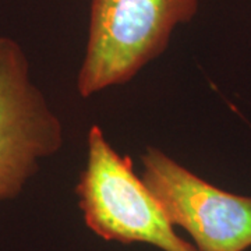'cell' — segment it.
I'll list each match as a JSON object with an SVG mask.
<instances>
[{
    "mask_svg": "<svg viewBox=\"0 0 251 251\" xmlns=\"http://www.w3.org/2000/svg\"><path fill=\"white\" fill-rule=\"evenodd\" d=\"M200 0H91L85 56L77 90L87 98L125 84L165 52L176 28L197 14Z\"/></svg>",
    "mask_w": 251,
    "mask_h": 251,
    "instance_id": "6da1fadb",
    "label": "cell"
},
{
    "mask_svg": "<svg viewBox=\"0 0 251 251\" xmlns=\"http://www.w3.org/2000/svg\"><path fill=\"white\" fill-rule=\"evenodd\" d=\"M62 144V123L31 78L24 49L0 36V201L20 196Z\"/></svg>",
    "mask_w": 251,
    "mask_h": 251,
    "instance_id": "3957f363",
    "label": "cell"
},
{
    "mask_svg": "<svg viewBox=\"0 0 251 251\" xmlns=\"http://www.w3.org/2000/svg\"><path fill=\"white\" fill-rule=\"evenodd\" d=\"M143 180L173 226L184 229L198 251L251 247V197L215 187L158 148L141 156Z\"/></svg>",
    "mask_w": 251,
    "mask_h": 251,
    "instance_id": "277c9868",
    "label": "cell"
},
{
    "mask_svg": "<svg viewBox=\"0 0 251 251\" xmlns=\"http://www.w3.org/2000/svg\"><path fill=\"white\" fill-rule=\"evenodd\" d=\"M87 226L108 242L145 243L162 251H198L175 232L159 201L134 173L128 156L92 126L87 166L75 187Z\"/></svg>",
    "mask_w": 251,
    "mask_h": 251,
    "instance_id": "7a4b0ae2",
    "label": "cell"
}]
</instances>
